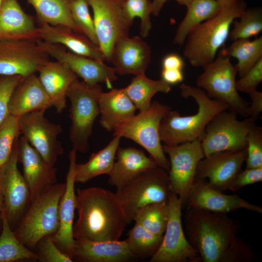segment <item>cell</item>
Segmentation results:
<instances>
[{"mask_svg":"<svg viewBox=\"0 0 262 262\" xmlns=\"http://www.w3.org/2000/svg\"><path fill=\"white\" fill-rule=\"evenodd\" d=\"M78 218L73 227L75 240H119L128 223L123 205L115 193L98 187L77 189Z\"/></svg>","mask_w":262,"mask_h":262,"instance_id":"cell-1","label":"cell"},{"mask_svg":"<svg viewBox=\"0 0 262 262\" xmlns=\"http://www.w3.org/2000/svg\"><path fill=\"white\" fill-rule=\"evenodd\" d=\"M185 234L203 262H220L241 229V225L226 213L186 208Z\"/></svg>","mask_w":262,"mask_h":262,"instance_id":"cell-2","label":"cell"},{"mask_svg":"<svg viewBox=\"0 0 262 262\" xmlns=\"http://www.w3.org/2000/svg\"><path fill=\"white\" fill-rule=\"evenodd\" d=\"M181 97L192 98L197 105L193 115L181 116L170 110L162 119L160 126L161 140L165 145L175 146L200 139L209 122L219 113L228 110L225 103L208 96L203 89L181 83Z\"/></svg>","mask_w":262,"mask_h":262,"instance_id":"cell-3","label":"cell"},{"mask_svg":"<svg viewBox=\"0 0 262 262\" xmlns=\"http://www.w3.org/2000/svg\"><path fill=\"white\" fill-rule=\"evenodd\" d=\"M246 9L243 0L222 8L214 17L202 23L188 34L183 54L191 65L202 68L213 62L229 37L231 26Z\"/></svg>","mask_w":262,"mask_h":262,"instance_id":"cell-4","label":"cell"},{"mask_svg":"<svg viewBox=\"0 0 262 262\" xmlns=\"http://www.w3.org/2000/svg\"><path fill=\"white\" fill-rule=\"evenodd\" d=\"M66 182L56 183L38 196L30 204L14 230L18 240L31 250L36 249L39 241L54 235L60 221L59 205Z\"/></svg>","mask_w":262,"mask_h":262,"instance_id":"cell-5","label":"cell"},{"mask_svg":"<svg viewBox=\"0 0 262 262\" xmlns=\"http://www.w3.org/2000/svg\"><path fill=\"white\" fill-rule=\"evenodd\" d=\"M102 92L99 84H90L78 79L67 90L71 121L69 138L72 148L77 151L84 153L89 149V139L95 121L100 114L99 99Z\"/></svg>","mask_w":262,"mask_h":262,"instance_id":"cell-6","label":"cell"},{"mask_svg":"<svg viewBox=\"0 0 262 262\" xmlns=\"http://www.w3.org/2000/svg\"><path fill=\"white\" fill-rule=\"evenodd\" d=\"M170 107L154 101L150 107L118 125L113 136L130 139L144 147L158 166L167 171L170 163L164 152L160 136V126Z\"/></svg>","mask_w":262,"mask_h":262,"instance_id":"cell-7","label":"cell"},{"mask_svg":"<svg viewBox=\"0 0 262 262\" xmlns=\"http://www.w3.org/2000/svg\"><path fill=\"white\" fill-rule=\"evenodd\" d=\"M170 191L168 171L157 166L139 174L115 194L123 205L129 224L145 206L167 202Z\"/></svg>","mask_w":262,"mask_h":262,"instance_id":"cell-8","label":"cell"},{"mask_svg":"<svg viewBox=\"0 0 262 262\" xmlns=\"http://www.w3.org/2000/svg\"><path fill=\"white\" fill-rule=\"evenodd\" d=\"M203 68V72L196 79L197 87L205 91L210 98L227 104L230 111L248 117L249 104L241 97L237 89V71L230 57L219 53Z\"/></svg>","mask_w":262,"mask_h":262,"instance_id":"cell-9","label":"cell"},{"mask_svg":"<svg viewBox=\"0 0 262 262\" xmlns=\"http://www.w3.org/2000/svg\"><path fill=\"white\" fill-rule=\"evenodd\" d=\"M227 110L216 115L207 124L200 138L205 157L213 153L236 151L246 147V137L252 121L239 120Z\"/></svg>","mask_w":262,"mask_h":262,"instance_id":"cell-10","label":"cell"},{"mask_svg":"<svg viewBox=\"0 0 262 262\" xmlns=\"http://www.w3.org/2000/svg\"><path fill=\"white\" fill-rule=\"evenodd\" d=\"M123 0H86L93 12L98 47L108 62H111L115 44L120 39L129 36L133 21L126 14Z\"/></svg>","mask_w":262,"mask_h":262,"instance_id":"cell-11","label":"cell"},{"mask_svg":"<svg viewBox=\"0 0 262 262\" xmlns=\"http://www.w3.org/2000/svg\"><path fill=\"white\" fill-rule=\"evenodd\" d=\"M182 202L170 191L168 199V215L162 243L150 262H201L198 252L187 240L181 222Z\"/></svg>","mask_w":262,"mask_h":262,"instance_id":"cell-12","label":"cell"},{"mask_svg":"<svg viewBox=\"0 0 262 262\" xmlns=\"http://www.w3.org/2000/svg\"><path fill=\"white\" fill-rule=\"evenodd\" d=\"M162 147L169 158L171 191L180 198L183 208L194 183L197 164L205 157L200 139L175 146L164 144Z\"/></svg>","mask_w":262,"mask_h":262,"instance_id":"cell-13","label":"cell"},{"mask_svg":"<svg viewBox=\"0 0 262 262\" xmlns=\"http://www.w3.org/2000/svg\"><path fill=\"white\" fill-rule=\"evenodd\" d=\"M45 110L33 111L18 117L20 134L49 165L54 166L64 150L58 140L62 131L60 124L50 122L44 115Z\"/></svg>","mask_w":262,"mask_h":262,"instance_id":"cell-14","label":"cell"},{"mask_svg":"<svg viewBox=\"0 0 262 262\" xmlns=\"http://www.w3.org/2000/svg\"><path fill=\"white\" fill-rule=\"evenodd\" d=\"M18 140L9 159L0 166V189L4 204L2 213L12 229L25 213L30 200L29 188L17 167Z\"/></svg>","mask_w":262,"mask_h":262,"instance_id":"cell-15","label":"cell"},{"mask_svg":"<svg viewBox=\"0 0 262 262\" xmlns=\"http://www.w3.org/2000/svg\"><path fill=\"white\" fill-rule=\"evenodd\" d=\"M38 42L0 39V76L25 77L38 72L42 65L50 60Z\"/></svg>","mask_w":262,"mask_h":262,"instance_id":"cell-16","label":"cell"},{"mask_svg":"<svg viewBox=\"0 0 262 262\" xmlns=\"http://www.w3.org/2000/svg\"><path fill=\"white\" fill-rule=\"evenodd\" d=\"M38 44L49 57L66 65L87 83L105 82L112 88L111 83L117 79L115 68L103 62L72 52L58 44L40 40Z\"/></svg>","mask_w":262,"mask_h":262,"instance_id":"cell-17","label":"cell"},{"mask_svg":"<svg viewBox=\"0 0 262 262\" xmlns=\"http://www.w3.org/2000/svg\"><path fill=\"white\" fill-rule=\"evenodd\" d=\"M246 158V148L236 151L213 153L198 163L195 180H208V185L220 191L228 188L241 168Z\"/></svg>","mask_w":262,"mask_h":262,"instance_id":"cell-18","label":"cell"},{"mask_svg":"<svg viewBox=\"0 0 262 262\" xmlns=\"http://www.w3.org/2000/svg\"><path fill=\"white\" fill-rule=\"evenodd\" d=\"M195 208L227 213L243 208L262 213V208L237 195H226L207 185L205 180L194 181L183 208Z\"/></svg>","mask_w":262,"mask_h":262,"instance_id":"cell-19","label":"cell"},{"mask_svg":"<svg viewBox=\"0 0 262 262\" xmlns=\"http://www.w3.org/2000/svg\"><path fill=\"white\" fill-rule=\"evenodd\" d=\"M18 162L30 192V203L57 183V169L48 164L22 136L18 140Z\"/></svg>","mask_w":262,"mask_h":262,"instance_id":"cell-20","label":"cell"},{"mask_svg":"<svg viewBox=\"0 0 262 262\" xmlns=\"http://www.w3.org/2000/svg\"><path fill=\"white\" fill-rule=\"evenodd\" d=\"M77 152L72 148L69 153V164L66 176V187L59 205V227L57 231L52 235L57 247L71 258L75 246L73 227L76 210L75 165Z\"/></svg>","mask_w":262,"mask_h":262,"instance_id":"cell-21","label":"cell"},{"mask_svg":"<svg viewBox=\"0 0 262 262\" xmlns=\"http://www.w3.org/2000/svg\"><path fill=\"white\" fill-rule=\"evenodd\" d=\"M151 58V49L141 37L126 36L115 44L111 62L117 73L136 76L145 74Z\"/></svg>","mask_w":262,"mask_h":262,"instance_id":"cell-22","label":"cell"},{"mask_svg":"<svg viewBox=\"0 0 262 262\" xmlns=\"http://www.w3.org/2000/svg\"><path fill=\"white\" fill-rule=\"evenodd\" d=\"M37 72L52 107L57 113H62L66 107L67 90L78 77L66 65L57 61L46 62Z\"/></svg>","mask_w":262,"mask_h":262,"instance_id":"cell-23","label":"cell"},{"mask_svg":"<svg viewBox=\"0 0 262 262\" xmlns=\"http://www.w3.org/2000/svg\"><path fill=\"white\" fill-rule=\"evenodd\" d=\"M41 40L58 44L75 53L104 62V54L99 47L83 34L62 25H51L38 22Z\"/></svg>","mask_w":262,"mask_h":262,"instance_id":"cell-24","label":"cell"},{"mask_svg":"<svg viewBox=\"0 0 262 262\" xmlns=\"http://www.w3.org/2000/svg\"><path fill=\"white\" fill-rule=\"evenodd\" d=\"M0 39L41 40L32 16L17 0H3L0 7Z\"/></svg>","mask_w":262,"mask_h":262,"instance_id":"cell-25","label":"cell"},{"mask_svg":"<svg viewBox=\"0 0 262 262\" xmlns=\"http://www.w3.org/2000/svg\"><path fill=\"white\" fill-rule=\"evenodd\" d=\"M52 107L51 101L35 73L23 77L13 91L9 113L17 117L28 113Z\"/></svg>","mask_w":262,"mask_h":262,"instance_id":"cell-26","label":"cell"},{"mask_svg":"<svg viewBox=\"0 0 262 262\" xmlns=\"http://www.w3.org/2000/svg\"><path fill=\"white\" fill-rule=\"evenodd\" d=\"M134 256L126 242L75 239L73 261L80 262H124Z\"/></svg>","mask_w":262,"mask_h":262,"instance_id":"cell-27","label":"cell"},{"mask_svg":"<svg viewBox=\"0 0 262 262\" xmlns=\"http://www.w3.org/2000/svg\"><path fill=\"white\" fill-rule=\"evenodd\" d=\"M116 155L117 160L109 174L108 182L119 190L139 174L154 168L158 165L144 151L133 147H118Z\"/></svg>","mask_w":262,"mask_h":262,"instance_id":"cell-28","label":"cell"},{"mask_svg":"<svg viewBox=\"0 0 262 262\" xmlns=\"http://www.w3.org/2000/svg\"><path fill=\"white\" fill-rule=\"evenodd\" d=\"M101 126L112 131L118 125L135 114L137 108L126 94L124 88H112L102 92L99 99Z\"/></svg>","mask_w":262,"mask_h":262,"instance_id":"cell-29","label":"cell"},{"mask_svg":"<svg viewBox=\"0 0 262 262\" xmlns=\"http://www.w3.org/2000/svg\"><path fill=\"white\" fill-rule=\"evenodd\" d=\"M114 138L104 148L92 153L88 161L75 165L76 183H85L96 177L110 173L114 163L121 137Z\"/></svg>","mask_w":262,"mask_h":262,"instance_id":"cell-30","label":"cell"},{"mask_svg":"<svg viewBox=\"0 0 262 262\" xmlns=\"http://www.w3.org/2000/svg\"><path fill=\"white\" fill-rule=\"evenodd\" d=\"M180 23L174 36V44L181 46L189 33L202 23L216 16L221 6L216 0H193Z\"/></svg>","mask_w":262,"mask_h":262,"instance_id":"cell-31","label":"cell"},{"mask_svg":"<svg viewBox=\"0 0 262 262\" xmlns=\"http://www.w3.org/2000/svg\"><path fill=\"white\" fill-rule=\"evenodd\" d=\"M125 91L139 112L148 109L151 104V99L157 93H168L170 85L162 79L153 80L147 78L145 74L136 75Z\"/></svg>","mask_w":262,"mask_h":262,"instance_id":"cell-32","label":"cell"},{"mask_svg":"<svg viewBox=\"0 0 262 262\" xmlns=\"http://www.w3.org/2000/svg\"><path fill=\"white\" fill-rule=\"evenodd\" d=\"M73 0H27L34 9L38 22L68 26L78 32L70 5Z\"/></svg>","mask_w":262,"mask_h":262,"instance_id":"cell-33","label":"cell"},{"mask_svg":"<svg viewBox=\"0 0 262 262\" xmlns=\"http://www.w3.org/2000/svg\"><path fill=\"white\" fill-rule=\"evenodd\" d=\"M223 55L235 58V66L240 77L246 74L262 58V37L233 40L231 45L220 52Z\"/></svg>","mask_w":262,"mask_h":262,"instance_id":"cell-34","label":"cell"},{"mask_svg":"<svg viewBox=\"0 0 262 262\" xmlns=\"http://www.w3.org/2000/svg\"><path fill=\"white\" fill-rule=\"evenodd\" d=\"M2 225L0 233V262L37 261V253L28 248L16 237L2 212Z\"/></svg>","mask_w":262,"mask_h":262,"instance_id":"cell-35","label":"cell"},{"mask_svg":"<svg viewBox=\"0 0 262 262\" xmlns=\"http://www.w3.org/2000/svg\"><path fill=\"white\" fill-rule=\"evenodd\" d=\"M163 238V235L154 234L135 222L125 241L134 257L150 259L159 249Z\"/></svg>","mask_w":262,"mask_h":262,"instance_id":"cell-36","label":"cell"},{"mask_svg":"<svg viewBox=\"0 0 262 262\" xmlns=\"http://www.w3.org/2000/svg\"><path fill=\"white\" fill-rule=\"evenodd\" d=\"M168 215V201L151 203L141 209L134 221L148 231L163 236L166 228Z\"/></svg>","mask_w":262,"mask_h":262,"instance_id":"cell-37","label":"cell"},{"mask_svg":"<svg viewBox=\"0 0 262 262\" xmlns=\"http://www.w3.org/2000/svg\"><path fill=\"white\" fill-rule=\"evenodd\" d=\"M234 20L229 37L232 40L249 39L258 35L262 31V12L260 8L246 9Z\"/></svg>","mask_w":262,"mask_h":262,"instance_id":"cell-38","label":"cell"},{"mask_svg":"<svg viewBox=\"0 0 262 262\" xmlns=\"http://www.w3.org/2000/svg\"><path fill=\"white\" fill-rule=\"evenodd\" d=\"M88 5L86 0H73L70 5L71 16L78 32L98 46L94 22Z\"/></svg>","mask_w":262,"mask_h":262,"instance_id":"cell-39","label":"cell"},{"mask_svg":"<svg viewBox=\"0 0 262 262\" xmlns=\"http://www.w3.org/2000/svg\"><path fill=\"white\" fill-rule=\"evenodd\" d=\"M20 134L18 117L9 114L0 125V166L9 159Z\"/></svg>","mask_w":262,"mask_h":262,"instance_id":"cell-40","label":"cell"},{"mask_svg":"<svg viewBox=\"0 0 262 262\" xmlns=\"http://www.w3.org/2000/svg\"><path fill=\"white\" fill-rule=\"evenodd\" d=\"M124 10L128 17L133 21L138 17L141 19L140 34L147 37L151 29L150 15L152 14V2L148 0H123Z\"/></svg>","mask_w":262,"mask_h":262,"instance_id":"cell-41","label":"cell"},{"mask_svg":"<svg viewBox=\"0 0 262 262\" xmlns=\"http://www.w3.org/2000/svg\"><path fill=\"white\" fill-rule=\"evenodd\" d=\"M246 168L262 167V128L252 121L246 137Z\"/></svg>","mask_w":262,"mask_h":262,"instance_id":"cell-42","label":"cell"},{"mask_svg":"<svg viewBox=\"0 0 262 262\" xmlns=\"http://www.w3.org/2000/svg\"><path fill=\"white\" fill-rule=\"evenodd\" d=\"M38 261L41 262H72V258L62 252L55 244L52 235L41 239L36 245Z\"/></svg>","mask_w":262,"mask_h":262,"instance_id":"cell-43","label":"cell"},{"mask_svg":"<svg viewBox=\"0 0 262 262\" xmlns=\"http://www.w3.org/2000/svg\"><path fill=\"white\" fill-rule=\"evenodd\" d=\"M257 258L249 246L236 237L223 255L220 262H251Z\"/></svg>","mask_w":262,"mask_h":262,"instance_id":"cell-44","label":"cell"},{"mask_svg":"<svg viewBox=\"0 0 262 262\" xmlns=\"http://www.w3.org/2000/svg\"><path fill=\"white\" fill-rule=\"evenodd\" d=\"M22 77L19 75L0 76V125L9 114L11 94Z\"/></svg>","mask_w":262,"mask_h":262,"instance_id":"cell-45","label":"cell"},{"mask_svg":"<svg viewBox=\"0 0 262 262\" xmlns=\"http://www.w3.org/2000/svg\"><path fill=\"white\" fill-rule=\"evenodd\" d=\"M262 81V58L243 76L236 81L238 91L248 94L256 90Z\"/></svg>","mask_w":262,"mask_h":262,"instance_id":"cell-46","label":"cell"},{"mask_svg":"<svg viewBox=\"0 0 262 262\" xmlns=\"http://www.w3.org/2000/svg\"><path fill=\"white\" fill-rule=\"evenodd\" d=\"M262 181V167L241 171L229 185L228 190L236 192L243 187Z\"/></svg>","mask_w":262,"mask_h":262,"instance_id":"cell-47","label":"cell"},{"mask_svg":"<svg viewBox=\"0 0 262 262\" xmlns=\"http://www.w3.org/2000/svg\"><path fill=\"white\" fill-rule=\"evenodd\" d=\"M248 94L251 99L248 108V117L256 121L262 112V92L256 90Z\"/></svg>","mask_w":262,"mask_h":262,"instance_id":"cell-48","label":"cell"},{"mask_svg":"<svg viewBox=\"0 0 262 262\" xmlns=\"http://www.w3.org/2000/svg\"><path fill=\"white\" fill-rule=\"evenodd\" d=\"M162 79L169 85L181 82L183 80L182 70L178 69H162Z\"/></svg>","mask_w":262,"mask_h":262,"instance_id":"cell-49","label":"cell"},{"mask_svg":"<svg viewBox=\"0 0 262 262\" xmlns=\"http://www.w3.org/2000/svg\"><path fill=\"white\" fill-rule=\"evenodd\" d=\"M184 62L182 58L175 53L165 56L162 61V69H178L182 70Z\"/></svg>","mask_w":262,"mask_h":262,"instance_id":"cell-50","label":"cell"},{"mask_svg":"<svg viewBox=\"0 0 262 262\" xmlns=\"http://www.w3.org/2000/svg\"><path fill=\"white\" fill-rule=\"evenodd\" d=\"M169 0H153L152 2V14L154 16H158L163 6Z\"/></svg>","mask_w":262,"mask_h":262,"instance_id":"cell-51","label":"cell"},{"mask_svg":"<svg viewBox=\"0 0 262 262\" xmlns=\"http://www.w3.org/2000/svg\"><path fill=\"white\" fill-rule=\"evenodd\" d=\"M220 4L221 8L229 6L233 3L241 0H216Z\"/></svg>","mask_w":262,"mask_h":262,"instance_id":"cell-52","label":"cell"},{"mask_svg":"<svg viewBox=\"0 0 262 262\" xmlns=\"http://www.w3.org/2000/svg\"><path fill=\"white\" fill-rule=\"evenodd\" d=\"M179 4L182 5H184L187 7L190 5L193 0H175Z\"/></svg>","mask_w":262,"mask_h":262,"instance_id":"cell-53","label":"cell"},{"mask_svg":"<svg viewBox=\"0 0 262 262\" xmlns=\"http://www.w3.org/2000/svg\"><path fill=\"white\" fill-rule=\"evenodd\" d=\"M4 208V204H3V198L2 195L1 193L0 189V213H1L3 211Z\"/></svg>","mask_w":262,"mask_h":262,"instance_id":"cell-54","label":"cell"},{"mask_svg":"<svg viewBox=\"0 0 262 262\" xmlns=\"http://www.w3.org/2000/svg\"><path fill=\"white\" fill-rule=\"evenodd\" d=\"M2 225V213H0V231H1Z\"/></svg>","mask_w":262,"mask_h":262,"instance_id":"cell-55","label":"cell"},{"mask_svg":"<svg viewBox=\"0 0 262 262\" xmlns=\"http://www.w3.org/2000/svg\"><path fill=\"white\" fill-rule=\"evenodd\" d=\"M3 2V0H0V7H1L2 3Z\"/></svg>","mask_w":262,"mask_h":262,"instance_id":"cell-56","label":"cell"}]
</instances>
